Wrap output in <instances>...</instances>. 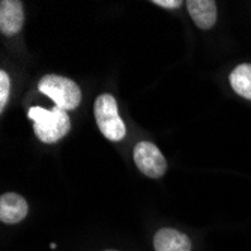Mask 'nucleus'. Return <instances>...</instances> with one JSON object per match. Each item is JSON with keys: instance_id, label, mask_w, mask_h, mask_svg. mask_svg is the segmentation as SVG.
Returning <instances> with one entry per match:
<instances>
[{"instance_id": "f257e3e1", "label": "nucleus", "mask_w": 251, "mask_h": 251, "mask_svg": "<svg viewBox=\"0 0 251 251\" xmlns=\"http://www.w3.org/2000/svg\"><path fill=\"white\" fill-rule=\"evenodd\" d=\"M29 118L33 121V129L38 139L44 143H57L71 129V121L68 113L59 107L45 110L42 107H32Z\"/></svg>"}, {"instance_id": "f03ea898", "label": "nucleus", "mask_w": 251, "mask_h": 251, "mask_svg": "<svg viewBox=\"0 0 251 251\" xmlns=\"http://www.w3.org/2000/svg\"><path fill=\"white\" fill-rule=\"evenodd\" d=\"M38 89L44 95L51 98L56 107L68 111L78 107L81 101V90L77 83L60 75H45L41 78Z\"/></svg>"}, {"instance_id": "7ed1b4c3", "label": "nucleus", "mask_w": 251, "mask_h": 251, "mask_svg": "<svg viewBox=\"0 0 251 251\" xmlns=\"http://www.w3.org/2000/svg\"><path fill=\"white\" fill-rule=\"evenodd\" d=\"M95 119L105 139L121 142L125 137V124L119 116L118 102L110 94H102L95 101Z\"/></svg>"}, {"instance_id": "20e7f679", "label": "nucleus", "mask_w": 251, "mask_h": 251, "mask_svg": "<svg viewBox=\"0 0 251 251\" xmlns=\"http://www.w3.org/2000/svg\"><path fill=\"white\" fill-rule=\"evenodd\" d=\"M134 161L142 173L149 177L158 179L166 173V158L153 143L140 142L134 148Z\"/></svg>"}, {"instance_id": "39448f33", "label": "nucleus", "mask_w": 251, "mask_h": 251, "mask_svg": "<svg viewBox=\"0 0 251 251\" xmlns=\"http://www.w3.org/2000/svg\"><path fill=\"white\" fill-rule=\"evenodd\" d=\"M25 25L23 3L17 0H2L0 2V32L6 36L17 35Z\"/></svg>"}, {"instance_id": "423d86ee", "label": "nucleus", "mask_w": 251, "mask_h": 251, "mask_svg": "<svg viewBox=\"0 0 251 251\" xmlns=\"http://www.w3.org/2000/svg\"><path fill=\"white\" fill-rule=\"evenodd\" d=\"M29 206L27 201L15 193H6L0 197V220L6 224H15L25 220Z\"/></svg>"}, {"instance_id": "0eeeda50", "label": "nucleus", "mask_w": 251, "mask_h": 251, "mask_svg": "<svg viewBox=\"0 0 251 251\" xmlns=\"http://www.w3.org/2000/svg\"><path fill=\"white\" fill-rule=\"evenodd\" d=\"M155 251H191L190 238L175 229H161L153 238Z\"/></svg>"}, {"instance_id": "6e6552de", "label": "nucleus", "mask_w": 251, "mask_h": 251, "mask_svg": "<svg viewBox=\"0 0 251 251\" xmlns=\"http://www.w3.org/2000/svg\"><path fill=\"white\" fill-rule=\"evenodd\" d=\"M187 9L196 25L208 30L217 21V3L212 0H190L187 3Z\"/></svg>"}, {"instance_id": "1a4fd4ad", "label": "nucleus", "mask_w": 251, "mask_h": 251, "mask_svg": "<svg viewBox=\"0 0 251 251\" xmlns=\"http://www.w3.org/2000/svg\"><path fill=\"white\" fill-rule=\"evenodd\" d=\"M229 80L232 89L239 97L251 101V63L238 65L232 71Z\"/></svg>"}, {"instance_id": "9d476101", "label": "nucleus", "mask_w": 251, "mask_h": 251, "mask_svg": "<svg viewBox=\"0 0 251 251\" xmlns=\"http://www.w3.org/2000/svg\"><path fill=\"white\" fill-rule=\"evenodd\" d=\"M11 92V80L5 71L0 73V111L5 110V105L9 100Z\"/></svg>"}, {"instance_id": "9b49d317", "label": "nucleus", "mask_w": 251, "mask_h": 251, "mask_svg": "<svg viewBox=\"0 0 251 251\" xmlns=\"http://www.w3.org/2000/svg\"><path fill=\"white\" fill-rule=\"evenodd\" d=\"M153 5L163 6L167 9H176L182 5V2L180 0H153Z\"/></svg>"}, {"instance_id": "f8f14e48", "label": "nucleus", "mask_w": 251, "mask_h": 251, "mask_svg": "<svg viewBox=\"0 0 251 251\" xmlns=\"http://www.w3.org/2000/svg\"><path fill=\"white\" fill-rule=\"evenodd\" d=\"M108 251H113V250H108Z\"/></svg>"}]
</instances>
